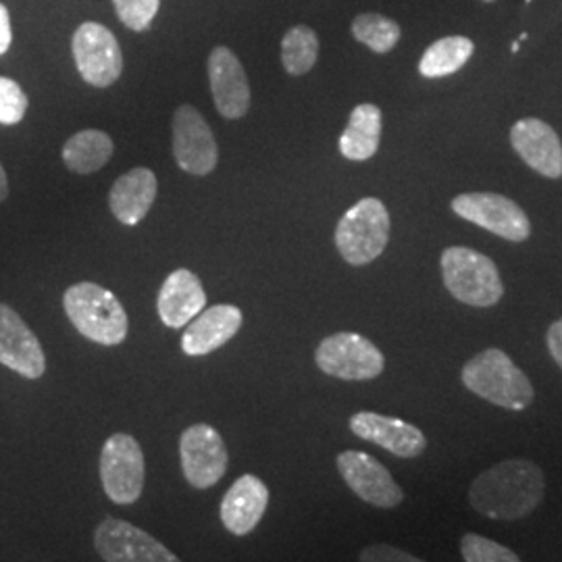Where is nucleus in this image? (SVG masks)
<instances>
[{"label":"nucleus","instance_id":"nucleus-15","mask_svg":"<svg viewBox=\"0 0 562 562\" xmlns=\"http://www.w3.org/2000/svg\"><path fill=\"white\" fill-rule=\"evenodd\" d=\"M209 81L215 106L225 120H241L250 109V83L240 59L227 48L217 46L209 57Z\"/></svg>","mask_w":562,"mask_h":562},{"label":"nucleus","instance_id":"nucleus-24","mask_svg":"<svg viewBox=\"0 0 562 562\" xmlns=\"http://www.w3.org/2000/svg\"><path fill=\"white\" fill-rule=\"evenodd\" d=\"M475 50V44L464 36H448L442 41L434 42L419 60V74L423 78L436 80L457 74L467 65Z\"/></svg>","mask_w":562,"mask_h":562},{"label":"nucleus","instance_id":"nucleus-30","mask_svg":"<svg viewBox=\"0 0 562 562\" xmlns=\"http://www.w3.org/2000/svg\"><path fill=\"white\" fill-rule=\"evenodd\" d=\"M361 561L364 562H419L417 557L404 552L401 548L387 546V543H375L369 546L361 552Z\"/></svg>","mask_w":562,"mask_h":562},{"label":"nucleus","instance_id":"nucleus-1","mask_svg":"<svg viewBox=\"0 0 562 562\" xmlns=\"http://www.w3.org/2000/svg\"><path fill=\"white\" fill-rule=\"evenodd\" d=\"M546 494L543 471L527 459L498 462L471 483V506L494 521H519L533 513Z\"/></svg>","mask_w":562,"mask_h":562},{"label":"nucleus","instance_id":"nucleus-8","mask_svg":"<svg viewBox=\"0 0 562 562\" xmlns=\"http://www.w3.org/2000/svg\"><path fill=\"white\" fill-rule=\"evenodd\" d=\"M104 494L115 504L138 503L144 490V454L130 434H113L101 452Z\"/></svg>","mask_w":562,"mask_h":562},{"label":"nucleus","instance_id":"nucleus-34","mask_svg":"<svg viewBox=\"0 0 562 562\" xmlns=\"http://www.w3.org/2000/svg\"><path fill=\"white\" fill-rule=\"evenodd\" d=\"M483 2H494V0H483Z\"/></svg>","mask_w":562,"mask_h":562},{"label":"nucleus","instance_id":"nucleus-5","mask_svg":"<svg viewBox=\"0 0 562 562\" xmlns=\"http://www.w3.org/2000/svg\"><path fill=\"white\" fill-rule=\"evenodd\" d=\"M390 213L378 199H362L350 206L336 227L341 259L355 267L375 261L390 240Z\"/></svg>","mask_w":562,"mask_h":562},{"label":"nucleus","instance_id":"nucleus-9","mask_svg":"<svg viewBox=\"0 0 562 562\" xmlns=\"http://www.w3.org/2000/svg\"><path fill=\"white\" fill-rule=\"evenodd\" d=\"M452 211L504 240L522 241L531 236V223L521 206L496 192H471L452 201Z\"/></svg>","mask_w":562,"mask_h":562},{"label":"nucleus","instance_id":"nucleus-29","mask_svg":"<svg viewBox=\"0 0 562 562\" xmlns=\"http://www.w3.org/2000/svg\"><path fill=\"white\" fill-rule=\"evenodd\" d=\"M27 113V97L20 83L0 76V123L15 125Z\"/></svg>","mask_w":562,"mask_h":562},{"label":"nucleus","instance_id":"nucleus-25","mask_svg":"<svg viewBox=\"0 0 562 562\" xmlns=\"http://www.w3.org/2000/svg\"><path fill=\"white\" fill-rule=\"evenodd\" d=\"M319 57V38L315 30L296 25L285 32L281 41V63L290 76L308 74Z\"/></svg>","mask_w":562,"mask_h":562},{"label":"nucleus","instance_id":"nucleus-17","mask_svg":"<svg viewBox=\"0 0 562 562\" xmlns=\"http://www.w3.org/2000/svg\"><path fill=\"white\" fill-rule=\"evenodd\" d=\"M350 429L357 438L378 443L401 459H415L427 448V438L419 427L380 413H357L350 419Z\"/></svg>","mask_w":562,"mask_h":562},{"label":"nucleus","instance_id":"nucleus-6","mask_svg":"<svg viewBox=\"0 0 562 562\" xmlns=\"http://www.w3.org/2000/svg\"><path fill=\"white\" fill-rule=\"evenodd\" d=\"M315 362L325 375L344 382L375 380L385 367L382 350L373 341L350 331L325 338L315 352Z\"/></svg>","mask_w":562,"mask_h":562},{"label":"nucleus","instance_id":"nucleus-21","mask_svg":"<svg viewBox=\"0 0 562 562\" xmlns=\"http://www.w3.org/2000/svg\"><path fill=\"white\" fill-rule=\"evenodd\" d=\"M157 194L159 181L155 171L148 167H134L113 183L109 206L117 222L123 225H138L153 209Z\"/></svg>","mask_w":562,"mask_h":562},{"label":"nucleus","instance_id":"nucleus-11","mask_svg":"<svg viewBox=\"0 0 562 562\" xmlns=\"http://www.w3.org/2000/svg\"><path fill=\"white\" fill-rule=\"evenodd\" d=\"M173 157L186 173L209 176L220 162V148L201 111L181 104L173 113Z\"/></svg>","mask_w":562,"mask_h":562},{"label":"nucleus","instance_id":"nucleus-20","mask_svg":"<svg viewBox=\"0 0 562 562\" xmlns=\"http://www.w3.org/2000/svg\"><path fill=\"white\" fill-rule=\"evenodd\" d=\"M204 306L206 294L196 273L188 269H176L162 281L161 292L157 299V311L167 327L180 329L202 313Z\"/></svg>","mask_w":562,"mask_h":562},{"label":"nucleus","instance_id":"nucleus-28","mask_svg":"<svg viewBox=\"0 0 562 562\" xmlns=\"http://www.w3.org/2000/svg\"><path fill=\"white\" fill-rule=\"evenodd\" d=\"M121 23L134 32H146L161 9V0H113Z\"/></svg>","mask_w":562,"mask_h":562},{"label":"nucleus","instance_id":"nucleus-16","mask_svg":"<svg viewBox=\"0 0 562 562\" xmlns=\"http://www.w3.org/2000/svg\"><path fill=\"white\" fill-rule=\"evenodd\" d=\"M510 144L522 161L543 178H562V142L546 121L536 117L517 121L510 130Z\"/></svg>","mask_w":562,"mask_h":562},{"label":"nucleus","instance_id":"nucleus-2","mask_svg":"<svg viewBox=\"0 0 562 562\" xmlns=\"http://www.w3.org/2000/svg\"><path fill=\"white\" fill-rule=\"evenodd\" d=\"M63 308L86 340L117 346L127 338V313L120 299L92 281H80L63 294Z\"/></svg>","mask_w":562,"mask_h":562},{"label":"nucleus","instance_id":"nucleus-3","mask_svg":"<svg viewBox=\"0 0 562 562\" xmlns=\"http://www.w3.org/2000/svg\"><path fill=\"white\" fill-rule=\"evenodd\" d=\"M462 383L483 401L508 411H522L533 401V385L510 357L487 348L462 367Z\"/></svg>","mask_w":562,"mask_h":562},{"label":"nucleus","instance_id":"nucleus-31","mask_svg":"<svg viewBox=\"0 0 562 562\" xmlns=\"http://www.w3.org/2000/svg\"><path fill=\"white\" fill-rule=\"evenodd\" d=\"M546 344H548V350H550L552 359H554L557 364L562 369V319L552 323V325L548 327Z\"/></svg>","mask_w":562,"mask_h":562},{"label":"nucleus","instance_id":"nucleus-22","mask_svg":"<svg viewBox=\"0 0 562 562\" xmlns=\"http://www.w3.org/2000/svg\"><path fill=\"white\" fill-rule=\"evenodd\" d=\"M382 140V111L378 104L362 102L350 113L348 125L340 136V153L350 161L371 159Z\"/></svg>","mask_w":562,"mask_h":562},{"label":"nucleus","instance_id":"nucleus-23","mask_svg":"<svg viewBox=\"0 0 562 562\" xmlns=\"http://www.w3.org/2000/svg\"><path fill=\"white\" fill-rule=\"evenodd\" d=\"M113 140L101 130H83L74 134L63 146V162L69 171L90 176L101 171L113 157Z\"/></svg>","mask_w":562,"mask_h":562},{"label":"nucleus","instance_id":"nucleus-12","mask_svg":"<svg viewBox=\"0 0 562 562\" xmlns=\"http://www.w3.org/2000/svg\"><path fill=\"white\" fill-rule=\"evenodd\" d=\"M94 548L106 562H178L180 559L140 527L104 519L94 531Z\"/></svg>","mask_w":562,"mask_h":562},{"label":"nucleus","instance_id":"nucleus-4","mask_svg":"<svg viewBox=\"0 0 562 562\" xmlns=\"http://www.w3.org/2000/svg\"><path fill=\"white\" fill-rule=\"evenodd\" d=\"M440 265L443 285L462 304L487 308L503 299L504 283L498 267L482 252L450 246L443 250Z\"/></svg>","mask_w":562,"mask_h":562},{"label":"nucleus","instance_id":"nucleus-7","mask_svg":"<svg viewBox=\"0 0 562 562\" xmlns=\"http://www.w3.org/2000/svg\"><path fill=\"white\" fill-rule=\"evenodd\" d=\"M74 59L81 80L94 88H109L123 74V55L115 34L97 21H86L71 38Z\"/></svg>","mask_w":562,"mask_h":562},{"label":"nucleus","instance_id":"nucleus-33","mask_svg":"<svg viewBox=\"0 0 562 562\" xmlns=\"http://www.w3.org/2000/svg\"><path fill=\"white\" fill-rule=\"evenodd\" d=\"M7 196H9V180H7L4 167L0 165V202L7 201Z\"/></svg>","mask_w":562,"mask_h":562},{"label":"nucleus","instance_id":"nucleus-13","mask_svg":"<svg viewBox=\"0 0 562 562\" xmlns=\"http://www.w3.org/2000/svg\"><path fill=\"white\" fill-rule=\"evenodd\" d=\"M338 471L348 487L367 504L378 508H396L404 501L401 485L382 462L367 452L346 450L338 454Z\"/></svg>","mask_w":562,"mask_h":562},{"label":"nucleus","instance_id":"nucleus-26","mask_svg":"<svg viewBox=\"0 0 562 562\" xmlns=\"http://www.w3.org/2000/svg\"><path fill=\"white\" fill-rule=\"evenodd\" d=\"M401 25L380 13H361L352 21V36L378 55L390 53L401 41Z\"/></svg>","mask_w":562,"mask_h":562},{"label":"nucleus","instance_id":"nucleus-14","mask_svg":"<svg viewBox=\"0 0 562 562\" xmlns=\"http://www.w3.org/2000/svg\"><path fill=\"white\" fill-rule=\"evenodd\" d=\"M0 364L25 380H41L46 357L36 334L21 319L20 313L0 302Z\"/></svg>","mask_w":562,"mask_h":562},{"label":"nucleus","instance_id":"nucleus-10","mask_svg":"<svg viewBox=\"0 0 562 562\" xmlns=\"http://www.w3.org/2000/svg\"><path fill=\"white\" fill-rule=\"evenodd\" d=\"M180 459L186 482L196 490L222 482L229 461L222 434L206 423H196L181 434Z\"/></svg>","mask_w":562,"mask_h":562},{"label":"nucleus","instance_id":"nucleus-19","mask_svg":"<svg viewBox=\"0 0 562 562\" xmlns=\"http://www.w3.org/2000/svg\"><path fill=\"white\" fill-rule=\"evenodd\" d=\"M267 504L269 487L257 475H241L223 496V527L234 536H248L261 522Z\"/></svg>","mask_w":562,"mask_h":562},{"label":"nucleus","instance_id":"nucleus-32","mask_svg":"<svg viewBox=\"0 0 562 562\" xmlns=\"http://www.w3.org/2000/svg\"><path fill=\"white\" fill-rule=\"evenodd\" d=\"M13 42V32H11V15L9 9L0 2V55H4L9 50Z\"/></svg>","mask_w":562,"mask_h":562},{"label":"nucleus","instance_id":"nucleus-18","mask_svg":"<svg viewBox=\"0 0 562 562\" xmlns=\"http://www.w3.org/2000/svg\"><path fill=\"white\" fill-rule=\"evenodd\" d=\"M241 311L234 304H215L199 313L181 336V350L188 357H204L220 350L240 331Z\"/></svg>","mask_w":562,"mask_h":562},{"label":"nucleus","instance_id":"nucleus-27","mask_svg":"<svg viewBox=\"0 0 562 562\" xmlns=\"http://www.w3.org/2000/svg\"><path fill=\"white\" fill-rule=\"evenodd\" d=\"M461 554L467 562H519V557L510 548L477 533L462 536Z\"/></svg>","mask_w":562,"mask_h":562}]
</instances>
